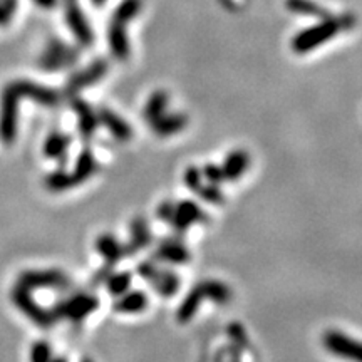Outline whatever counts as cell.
I'll return each mask as SVG.
<instances>
[{
	"instance_id": "obj_27",
	"label": "cell",
	"mask_w": 362,
	"mask_h": 362,
	"mask_svg": "<svg viewBox=\"0 0 362 362\" xmlns=\"http://www.w3.org/2000/svg\"><path fill=\"white\" fill-rule=\"evenodd\" d=\"M141 7H143V0H123V2L116 7V10H114L111 21L125 24L126 26V24L138 17V14L141 12Z\"/></svg>"
},
{
	"instance_id": "obj_3",
	"label": "cell",
	"mask_w": 362,
	"mask_h": 362,
	"mask_svg": "<svg viewBox=\"0 0 362 362\" xmlns=\"http://www.w3.org/2000/svg\"><path fill=\"white\" fill-rule=\"evenodd\" d=\"M341 30L344 29H342L339 17L322 19L319 24L302 30L300 34H297L296 37L292 39V51L297 54L310 53V51L317 49V47L322 46V44H325L332 37H336Z\"/></svg>"
},
{
	"instance_id": "obj_23",
	"label": "cell",
	"mask_w": 362,
	"mask_h": 362,
	"mask_svg": "<svg viewBox=\"0 0 362 362\" xmlns=\"http://www.w3.org/2000/svg\"><path fill=\"white\" fill-rule=\"evenodd\" d=\"M168 101L170 98L166 91H156V93L151 94V98L145 106V111H143V118L146 119V123L154 121L161 114H165L166 107H168Z\"/></svg>"
},
{
	"instance_id": "obj_13",
	"label": "cell",
	"mask_w": 362,
	"mask_h": 362,
	"mask_svg": "<svg viewBox=\"0 0 362 362\" xmlns=\"http://www.w3.org/2000/svg\"><path fill=\"white\" fill-rule=\"evenodd\" d=\"M154 257L170 264H186L190 260V250L177 238H165L154 250Z\"/></svg>"
},
{
	"instance_id": "obj_5",
	"label": "cell",
	"mask_w": 362,
	"mask_h": 362,
	"mask_svg": "<svg viewBox=\"0 0 362 362\" xmlns=\"http://www.w3.org/2000/svg\"><path fill=\"white\" fill-rule=\"evenodd\" d=\"M99 307L96 296L91 293H75V296L66 298L55 305L53 314L55 319H69L73 322L84 320L89 314Z\"/></svg>"
},
{
	"instance_id": "obj_11",
	"label": "cell",
	"mask_w": 362,
	"mask_h": 362,
	"mask_svg": "<svg viewBox=\"0 0 362 362\" xmlns=\"http://www.w3.org/2000/svg\"><path fill=\"white\" fill-rule=\"evenodd\" d=\"M66 2V22L69 26L71 33L74 34L75 41L82 47H89L94 41V34L91 30L84 12L78 6V0H64Z\"/></svg>"
},
{
	"instance_id": "obj_33",
	"label": "cell",
	"mask_w": 362,
	"mask_h": 362,
	"mask_svg": "<svg viewBox=\"0 0 362 362\" xmlns=\"http://www.w3.org/2000/svg\"><path fill=\"white\" fill-rule=\"evenodd\" d=\"M203 177L206 178L210 183L213 185H220L221 181H225L224 178V171H221V166H215V165H206L201 171Z\"/></svg>"
},
{
	"instance_id": "obj_17",
	"label": "cell",
	"mask_w": 362,
	"mask_h": 362,
	"mask_svg": "<svg viewBox=\"0 0 362 362\" xmlns=\"http://www.w3.org/2000/svg\"><path fill=\"white\" fill-rule=\"evenodd\" d=\"M98 119L99 125L106 126L118 141H129L131 136H133V131H131V126L123 118H119L116 113L107 109V107H101L98 111Z\"/></svg>"
},
{
	"instance_id": "obj_29",
	"label": "cell",
	"mask_w": 362,
	"mask_h": 362,
	"mask_svg": "<svg viewBox=\"0 0 362 362\" xmlns=\"http://www.w3.org/2000/svg\"><path fill=\"white\" fill-rule=\"evenodd\" d=\"M194 193H197L198 197H201L205 201L212 203V205H221V203L225 201L224 193L220 192L218 185H213V183H210V185H203L201 183V185L194 190Z\"/></svg>"
},
{
	"instance_id": "obj_22",
	"label": "cell",
	"mask_w": 362,
	"mask_h": 362,
	"mask_svg": "<svg viewBox=\"0 0 362 362\" xmlns=\"http://www.w3.org/2000/svg\"><path fill=\"white\" fill-rule=\"evenodd\" d=\"M96 170H98V165H96V160H94L93 153H91L89 150H84L78 156V161H75L73 174H74L75 181L81 185V183L89 180V178L96 173Z\"/></svg>"
},
{
	"instance_id": "obj_10",
	"label": "cell",
	"mask_w": 362,
	"mask_h": 362,
	"mask_svg": "<svg viewBox=\"0 0 362 362\" xmlns=\"http://www.w3.org/2000/svg\"><path fill=\"white\" fill-rule=\"evenodd\" d=\"M107 69H109V66H107L105 59H98V61L91 62L86 69L78 71V73L71 75L69 81H67L66 84V94L73 98L79 93V91L96 84V82L101 81V79L107 74Z\"/></svg>"
},
{
	"instance_id": "obj_25",
	"label": "cell",
	"mask_w": 362,
	"mask_h": 362,
	"mask_svg": "<svg viewBox=\"0 0 362 362\" xmlns=\"http://www.w3.org/2000/svg\"><path fill=\"white\" fill-rule=\"evenodd\" d=\"M44 183H46L49 192H55V193L66 192V190H71L79 185V183L75 181L73 171H71V173H67V171H54V173L47 174Z\"/></svg>"
},
{
	"instance_id": "obj_34",
	"label": "cell",
	"mask_w": 362,
	"mask_h": 362,
	"mask_svg": "<svg viewBox=\"0 0 362 362\" xmlns=\"http://www.w3.org/2000/svg\"><path fill=\"white\" fill-rule=\"evenodd\" d=\"M228 334L230 337H232L233 342H237L238 345H245L248 339H246V334H245V329L242 327L240 324H232L228 327Z\"/></svg>"
},
{
	"instance_id": "obj_8",
	"label": "cell",
	"mask_w": 362,
	"mask_h": 362,
	"mask_svg": "<svg viewBox=\"0 0 362 362\" xmlns=\"http://www.w3.org/2000/svg\"><path fill=\"white\" fill-rule=\"evenodd\" d=\"M17 285L29 290L34 289H59L71 287V278L61 270H27L19 277Z\"/></svg>"
},
{
	"instance_id": "obj_28",
	"label": "cell",
	"mask_w": 362,
	"mask_h": 362,
	"mask_svg": "<svg viewBox=\"0 0 362 362\" xmlns=\"http://www.w3.org/2000/svg\"><path fill=\"white\" fill-rule=\"evenodd\" d=\"M131 285V275L128 272L121 273H109V277L106 278V287L113 296H123L125 292H128Z\"/></svg>"
},
{
	"instance_id": "obj_2",
	"label": "cell",
	"mask_w": 362,
	"mask_h": 362,
	"mask_svg": "<svg viewBox=\"0 0 362 362\" xmlns=\"http://www.w3.org/2000/svg\"><path fill=\"white\" fill-rule=\"evenodd\" d=\"M205 300H213L217 304H226V302L232 300V290H230L228 285H225L220 280L200 282L198 285H194L192 292L181 302L177 314L178 320L183 322V324L192 320L194 314L198 312L200 304Z\"/></svg>"
},
{
	"instance_id": "obj_19",
	"label": "cell",
	"mask_w": 362,
	"mask_h": 362,
	"mask_svg": "<svg viewBox=\"0 0 362 362\" xmlns=\"http://www.w3.org/2000/svg\"><path fill=\"white\" fill-rule=\"evenodd\" d=\"M250 166V156L248 153L244 150H237L233 153H230L226 156V160L221 166V171H224V178L228 181H235L248 170Z\"/></svg>"
},
{
	"instance_id": "obj_21",
	"label": "cell",
	"mask_w": 362,
	"mask_h": 362,
	"mask_svg": "<svg viewBox=\"0 0 362 362\" xmlns=\"http://www.w3.org/2000/svg\"><path fill=\"white\" fill-rule=\"evenodd\" d=\"M148 305V297L141 292V290H134V292L123 293L114 304V310L121 314H139Z\"/></svg>"
},
{
	"instance_id": "obj_20",
	"label": "cell",
	"mask_w": 362,
	"mask_h": 362,
	"mask_svg": "<svg viewBox=\"0 0 362 362\" xmlns=\"http://www.w3.org/2000/svg\"><path fill=\"white\" fill-rule=\"evenodd\" d=\"M96 250L101 253L102 258L106 260V265L113 266L114 264H118L121 258L126 257L125 252V245H121L113 235H101V237L96 240Z\"/></svg>"
},
{
	"instance_id": "obj_36",
	"label": "cell",
	"mask_w": 362,
	"mask_h": 362,
	"mask_svg": "<svg viewBox=\"0 0 362 362\" xmlns=\"http://www.w3.org/2000/svg\"><path fill=\"white\" fill-rule=\"evenodd\" d=\"M105 2H106V0H91V3H93V6H96V7L105 6Z\"/></svg>"
},
{
	"instance_id": "obj_15",
	"label": "cell",
	"mask_w": 362,
	"mask_h": 362,
	"mask_svg": "<svg viewBox=\"0 0 362 362\" xmlns=\"http://www.w3.org/2000/svg\"><path fill=\"white\" fill-rule=\"evenodd\" d=\"M151 244V232L150 226L146 224L145 218H134L131 221V228H129V242L125 245V252L126 257L134 255V253L143 250L145 246H148Z\"/></svg>"
},
{
	"instance_id": "obj_37",
	"label": "cell",
	"mask_w": 362,
	"mask_h": 362,
	"mask_svg": "<svg viewBox=\"0 0 362 362\" xmlns=\"http://www.w3.org/2000/svg\"><path fill=\"white\" fill-rule=\"evenodd\" d=\"M51 362H67L64 357H55V359H51Z\"/></svg>"
},
{
	"instance_id": "obj_32",
	"label": "cell",
	"mask_w": 362,
	"mask_h": 362,
	"mask_svg": "<svg viewBox=\"0 0 362 362\" xmlns=\"http://www.w3.org/2000/svg\"><path fill=\"white\" fill-rule=\"evenodd\" d=\"M201 171L198 170L197 166H190V168L185 171V178H183V180H185V185L188 186L192 192H194V190L201 185Z\"/></svg>"
},
{
	"instance_id": "obj_26",
	"label": "cell",
	"mask_w": 362,
	"mask_h": 362,
	"mask_svg": "<svg viewBox=\"0 0 362 362\" xmlns=\"http://www.w3.org/2000/svg\"><path fill=\"white\" fill-rule=\"evenodd\" d=\"M71 145V139L62 133H53L49 138L46 139V145H44V154L47 158H62L67 153V148Z\"/></svg>"
},
{
	"instance_id": "obj_16",
	"label": "cell",
	"mask_w": 362,
	"mask_h": 362,
	"mask_svg": "<svg viewBox=\"0 0 362 362\" xmlns=\"http://www.w3.org/2000/svg\"><path fill=\"white\" fill-rule=\"evenodd\" d=\"M73 107L75 114H78V119H79L78 126H79V131H81V136L84 139L93 138L94 131L98 129V125H99L98 113H94L93 107L87 105L86 101L74 96H73Z\"/></svg>"
},
{
	"instance_id": "obj_12",
	"label": "cell",
	"mask_w": 362,
	"mask_h": 362,
	"mask_svg": "<svg viewBox=\"0 0 362 362\" xmlns=\"http://www.w3.org/2000/svg\"><path fill=\"white\" fill-rule=\"evenodd\" d=\"M198 221H206L205 212L194 201L183 200L174 205L168 224L177 232H185V230H188L190 226L193 224H198Z\"/></svg>"
},
{
	"instance_id": "obj_7",
	"label": "cell",
	"mask_w": 362,
	"mask_h": 362,
	"mask_svg": "<svg viewBox=\"0 0 362 362\" xmlns=\"http://www.w3.org/2000/svg\"><path fill=\"white\" fill-rule=\"evenodd\" d=\"M138 273L163 297H171L180 289V278H178L177 273L158 269V266L151 264V262H143V264H139Z\"/></svg>"
},
{
	"instance_id": "obj_30",
	"label": "cell",
	"mask_w": 362,
	"mask_h": 362,
	"mask_svg": "<svg viewBox=\"0 0 362 362\" xmlns=\"http://www.w3.org/2000/svg\"><path fill=\"white\" fill-rule=\"evenodd\" d=\"M30 359L33 362H51V345L47 342H37L34 344L33 351H30Z\"/></svg>"
},
{
	"instance_id": "obj_14",
	"label": "cell",
	"mask_w": 362,
	"mask_h": 362,
	"mask_svg": "<svg viewBox=\"0 0 362 362\" xmlns=\"http://www.w3.org/2000/svg\"><path fill=\"white\" fill-rule=\"evenodd\" d=\"M186 125H188V118L185 116V114H161L160 118H156L154 121L150 123L151 129H153V133L156 134V136L160 138H168V136H173V134L180 133L186 128Z\"/></svg>"
},
{
	"instance_id": "obj_24",
	"label": "cell",
	"mask_w": 362,
	"mask_h": 362,
	"mask_svg": "<svg viewBox=\"0 0 362 362\" xmlns=\"http://www.w3.org/2000/svg\"><path fill=\"white\" fill-rule=\"evenodd\" d=\"M287 9L293 14L298 15H307V17H319L325 19L329 17V12L322 9L319 3H316L314 0H287L285 2Z\"/></svg>"
},
{
	"instance_id": "obj_1",
	"label": "cell",
	"mask_w": 362,
	"mask_h": 362,
	"mask_svg": "<svg viewBox=\"0 0 362 362\" xmlns=\"http://www.w3.org/2000/svg\"><path fill=\"white\" fill-rule=\"evenodd\" d=\"M22 98L33 99L44 106H57L61 102V94L51 87L35 84L33 81L19 79L12 81L3 87L0 96V139L6 145L15 141L17 136V118H19V101Z\"/></svg>"
},
{
	"instance_id": "obj_6",
	"label": "cell",
	"mask_w": 362,
	"mask_h": 362,
	"mask_svg": "<svg viewBox=\"0 0 362 362\" xmlns=\"http://www.w3.org/2000/svg\"><path fill=\"white\" fill-rule=\"evenodd\" d=\"M324 347L332 356L341 357V359L362 362V342L352 337L345 336L341 330H327L322 337Z\"/></svg>"
},
{
	"instance_id": "obj_31",
	"label": "cell",
	"mask_w": 362,
	"mask_h": 362,
	"mask_svg": "<svg viewBox=\"0 0 362 362\" xmlns=\"http://www.w3.org/2000/svg\"><path fill=\"white\" fill-rule=\"evenodd\" d=\"M17 10V0H0V26H6Z\"/></svg>"
},
{
	"instance_id": "obj_4",
	"label": "cell",
	"mask_w": 362,
	"mask_h": 362,
	"mask_svg": "<svg viewBox=\"0 0 362 362\" xmlns=\"http://www.w3.org/2000/svg\"><path fill=\"white\" fill-rule=\"evenodd\" d=\"M79 59L78 49H74L73 46H67L61 41V39H51L47 42L46 51H44L41 57H39V66L44 71H62L66 67H73Z\"/></svg>"
},
{
	"instance_id": "obj_18",
	"label": "cell",
	"mask_w": 362,
	"mask_h": 362,
	"mask_svg": "<svg viewBox=\"0 0 362 362\" xmlns=\"http://www.w3.org/2000/svg\"><path fill=\"white\" fill-rule=\"evenodd\" d=\"M107 41H109L111 53L119 61H126L129 57V41L126 34L125 24L111 21L109 30H107Z\"/></svg>"
},
{
	"instance_id": "obj_9",
	"label": "cell",
	"mask_w": 362,
	"mask_h": 362,
	"mask_svg": "<svg viewBox=\"0 0 362 362\" xmlns=\"http://www.w3.org/2000/svg\"><path fill=\"white\" fill-rule=\"evenodd\" d=\"M12 302H14L34 324H37L39 327H51L55 322L54 314L42 309L41 305L34 300L33 296H30L29 289L17 285V287L12 290Z\"/></svg>"
},
{
	"instance_id": "obj_35",
	"label": "cell",
	"mask_w": 362,
	"mask_h": 362,
	"mask_svg": "<svg viewBox=\"0 0 362 362\" xmlns=\"http://www.w3.org/2000/svg\"><path fill=\"white\" fill-rule=\"evenodd\" d=\"M34 3L42 9H54L57 6V0H34Z\"/></svg>"
},
{
	"instance_id": "obj_38",
	"label": "cell",
	"mask_w": 362,
	"mask_h": 362,
	"mask_svg": "<svg viewBox=\"0 0 362 362\" xmlns=\"http://www.w3.org/2000/svg\"><path fill=\"white\" fill-rule=\"evenodd\" d=\"M82 362H93V361H91V359H84Z\"/></svg>"
}]
</instances>
